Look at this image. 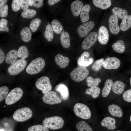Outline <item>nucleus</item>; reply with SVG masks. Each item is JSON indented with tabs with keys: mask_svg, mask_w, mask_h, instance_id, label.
<instances>
[{
	"mask_svg": "<svg viewBox=\"0 0 131 131\" xmlns=\"http://www.w3.org/2000/svg\"><path fill=\"white\" fill-rule=\"evenodd\" d=\"M120 131V130H117V131Z\"/></svg>",
	"mask_w": 131,
	"mask_h": 131,
	"instance_id": "54",
	"label": "nucleus"
},
{
	"mask_svg": "<svg viewBox=\"0 0 131 131\" xmlns=\"http://www.w3.org/2000/svg\"><path fill=\"white\" fill-rule=\"evenodd\" d=\"M44 36L46 40L49 42L52 41L54 39V33L52 26L48 24L46 26L44 33Z\"/></svg>",
	"mask_w": 131,
	"mask_h": 131,
	"instance_id": "32",
	"label": "nucleus"
},
{
	"mask_svg": "<svg viewBox=\"0 0 131 131\" xmlns=\"http://www.w3.org/2000/svg\"><path fill=\"white\" fill-rule=\"evenodd\" d=\"M27 63L25 59L17 60L8 67V72L11 75H16L24 70Z\"/></svg>",
	"mask_w": 131,
	"mask_h": 131,
	"instance_id": "7",
	"label": "nucleus"
},
{
	"mask_svg": "<svg viewBox=\"0 0 131 131\" xmlns=\"http://www.w3.org/2000/svg\"><path fill=\"white\" fill-rule=\"evenodd\" d=\"M90 9V6L88 4H86L83 7L80 14L81 20L82 23L86 22L89 19V12Z\"/></svg>",
	"mask_w": 131,
	"mask_h": 131,
	"instance_id": "22",
	"label": "nucleus"
},
{
	"mask_svg": "<svg viewBox=\"0 0 131 131\" xmlns=\"http://www.w3.org/2000/svg\"><path fill=\"white\" fill-rule=\"evenodd\" d=\"M5 58L4 53L2 50L0 49V64L4 62Z\"/></svg>",
	"mask_w": 131,
	"mask_h": 131,
	"instance_id": "48",
	"label": "nucleus"
},
{
	"mask_svg": "<svg viewBox=\"0 0 131 131\" xmlns=\"http://www.w3.org/2000/svg\"><path fill=\"white\" fill-rule=\"evenodd\" d=\"M112 47L116 52L118 53H123L125 50L124 43L122 40H117L112 44Z\"/></svg>",
	"mask_w": 131,
	"mask_h": 131,
	"instance_id": "28",
	"label": "nucleus"
},
{
	"mask_svg": "<svg viewBox=\"0 0 131 131\" xmlns=\"http://www.w3.org/2000/svg\"><path fill=\"white\" fill-rule=\"evenodd\" d=\"M130 122H131V115L130 118Z\"/></svg>",
	"mask_w": 131,
	"mask_h": 131,
	"instance_id": "53",
	"label": "nucleus"
},
{
	"mask_svg": "<svg viewBox=\"0 0 131 131\" xmlns=\"http://www.w3.org/2000/svg\"></svg>",
	"mask_w": 131,
	"mask_h": 131,
	"instance_id": "55",
	"label": "nucleus"
},
{
	"mask_svg": "<svg viewBox=\"0 0 131 131\" xmlns=\"http://www.w3.org/2000/svg\"><path fill=\"white\" fill-rule=\"evenodd\" d=\"M113 83L112 80L110 79H108L106 81L102 92L103 97H106L109 94Z\"/></svg>",
	"mask_w": 131,
	"mask_h": 131,
	"instance_id": "29",
	"label": "nucleus"
},
{
	"mask_svg": "<svg viewBox=\"0 0 131 131\" xmlns=\"http://www.w3.org/2000/svg\"><path fill=\"white\" fill-rule=\"evenodd\" d=\"M23 95L22 89L16 87L11 90L8 94L5 99V103L8 105H12L19 101Z\"/></svg>",
	"mask_w": 131,
	"mask_h": 131,
	"instance_id": "6",
	"label": "nucleus"
},
{
	"mask_svg": "<svg viewBox=\"0 0 131 131\" xmlns=\"http://www.w3.org/2000/svg\"><path fill=\"white\" fill-rule=\"evenodd\" d=\"M125 84L122 82L117 80L113 83L112 89L113 92L117 94H121L124 90Z\"/></svg>",
	"mask_w": 131,
	"mask_h": 131,
	"instance_id": "21",
	"label": "nucleus"
},
{
	"mask_svg": "<svg viewBox=\"0 0 131 131\" xmlns=\"http://www.w3.org/2000/svg\"><path fill=\"white\" fill-rule=\"evenodd\" d=\"M92 2L96 7L102 9H105L110 6L111 4L110 0H93Z\"/></svg>",
	"mask_w": 131,
	"mask_h": 131,
	"instance_id": "24",
	"label": "nucleus"
},
{
	"mask_svg": "<svg viewBox=\"0 0 131 131\" xmlns=\"http://www.w3.org/2000/svg\"><path fill=\"white\" fill-rule=\"evenodd\" d=\"M20 34L22 40L25 42H28L31 39L32 34L30 28L28 27L23 28L20 31Z\"/></svg>",
	"mask_w": 131,
	"mask_h": 131,
	"instance_id": "25",
	"label": "nucleus"
},
{
	"mask_svg": "<svg viewBox=\"0 0 131 131\" xmlns=\"http://www.w3.org/2000/svg\"><path fill=\"white\" fill-rule=\"evenodd\" d=\"M41 22V19L38 18L33 19L29 27L33 32H35L37 30Z\"/></svg>",
	"mask_w": 131,
	"mask_h": 131,
	"instance_id": "39",
	"label": "nucleus"
},
{
	"mask_svg": "<svg viewBox=\"0 0 131 131\" xmlns=\"http://www.w3.org/2000/svg\"><path fill=\"white\" fill-rule=\"evenodd\" d=\"M95 24L93 22L90 21L84 23L78 27L77 31L80 37H85L94 28Z\"/></svg>",
	"mask_w": 131,
	"mask_h": 131,
	"instance_id": "12",
	"label": "nucleus"
},
{
	"mask_svg": "<svg viewBox=\"0 0 131 131\" xmlns=\"http://www.w3.org/2000/svg\"><path fill=\"white\" fill-rule=\"evenodd\" d=\"M17 51L16 49H12L9 51L6 55L5 61L9 64H12L15 62L17 58Z\"/></svg>",
	"mask_w": 131,
	"mask_h": 131,
	"instance_id": "23",
	"label": "nucleus"
},
{
	"mask_svg": "<svg viewBox=\"0 0 131 131\" xmlns=\"http://www.w3.org/2000/svg\"><path fill=\"white\" fill-rule=\"evenodd\" d=\"M51 26L54 32L57 34L61 33L63 26L56 19L53 20L51 22Z\"/></svg>",
	"mask_w": 131,
	"mask_h": 131,
	"instance_id": "36",
	"label": "nucleus"
},
{
	"mask_svg": "<svg viewBox=\"0 0 131 131\" xmlns=\"http://www.w3.org/2000/svg\"><path fill=\"white\" fill-rule=\"evenodd\" d=\"M101 81L99 78H94L91 76H89L86 78V82L88 86L89 87H97Z\"/></svg>",
	"mask_w": 131,
	"mask_h": 131,
	"instance_id": "33",
	"label": "nucleus"
},
{
	"mask_svg": "<svg viewBox=\"0 0 131 131\" xmlns=\"http://www.w3.org/2000/svg\"><path fill=\"white\" fill-rule=\"evenodd\" d=\"M123 97L125 101L131 102V89L124 91L123 94Z\"/></svg>",
	"mask_w": 131,
	"mask_h": 131,
	"instance_id": "46",
	"label": "nucleus"
},
{
	"mask_svg": "<svg viewBox=\"0 0 131 131\" xmlns=\"http://www.w3.org/2000/svg\"><path fill=\"white\" fill-rule=\"evenodd\" d=\"M29 5V0H22L21 7L22 9L24 10L27 9Z\"/></svg>",
	"mask_w": 131,
	"mask_h": 131,
	"instance_id": "47",
	"label": "nucleus"
},
{
	"mask_svg": "<svg viewBox=\"0 0 131 131\" xmlns=\"http://www.w3.org/2000/svg\"><path fill=\"white\" fill-rule=\"evenodd\" d=\"M60 1V0H48L47 1L48 4L50 6Z\"/></svg>",
	"mask_w": 131,
	"mask_h": 131,
	"instance_id": "49",
	"label": "nucleus"
},
{
	"mask_svg": "<svg viewBox=\"0 0 131 131\" xmlns=\"http://www.w3.org/2000/svg\"><path fill=\"white\" fill-rule=\"evenodd\" d=\"M130 85L131 86V77L130 78Z\"/></svg>",
	"mask_w": 131,
	"mask_h": 131,
	"instance_id": "51",
	"label": "nucleus"
},
{
	"mask_svg": "<svg viewBox=\"0 0 131 131\" xmlns=\"http://www.w3.org/2000/svg\"><path fill=\"white\" fill-rule=\"evenodd\" d=\"M0 131H5L3 129H0Z\"/></svg>",
	"mask_w": 131,
	"mask_h": 131,
	"instance_id": "52",
	"label": "nucleus"
},
{
	"mask_svg": "<svg viewBox=\"0 0 131 131\" xmlns=\"http://www.w3.org/2000/svg\"><path fill=\"white\" fill-rule=\"evenodd\" d=\"M28 131H49L48 128L40 124L31 126L28 129Z\"/></svg>",
	"mask_w": 131,
	"mask_h": 131,
	"instance_id": "40",
	"label": "nucleus"
},
{
	"mask_svg": "<svg viewBox=\"0 0 131 131\" xmlns=\"http://www.w3.org/2000/svg\"><path fill=\"white\" fill-rule=\"evenodd\" d=\"M83 5V2L79 0L73 1L71 5V11L73 15L78 16L80 14Z\"/></svg>",
	"mask_w": 131,
	"mask_h": 131,
	"instance_id": "17",
	"label": "nucleus"
},
{
	"mask_svg": "<svg viewBox=\"0 0 131 131\" xmlns=\"http://www.w3.org/2000/svg\"><path fill=\"white\" fill-rule=\"evenodd\" d=\"M60 40L61 45L64 48H67L70 47V36L67 32L64 31L62 32L60 36Z\"/></svg>",
	"mask_w": 131,
	"mask_h": 131,
	"instance_id": "26",
	"label": "nucleus"
},
{
	"mask_svg": "<svg viewBox=\"0 0 131 131\" xmlns=\"http://www.w3.org/2000/svg\"><path fill=\"white\" fill-rule=\"evenodd\" d=\"M55 60L57 64L62 68L66 67L68 65L69 61V59L67 57L60 54H57L56 56Z\"/></svg>",
	"mask_w": 131,
	"mask_h": 131,
	"instance_id": "19",
	"label": "nucleus"
},
{
	"mask_svg": "<svg viewBox=\"0 0 131 131\" xmlns=\"http://www.w3.org/2000/svg\"><path fill=\"white\" fill-rule=\"evenodd\" d=\"M9 91L8 88L5 86L0 87V101H2L6 97Z\"/></svg>",
	"mask_w": 131,
	"mask_h": 131,
	"instance_id": "41",
	"label": "nucleus"
},
{
	"mask_svg": "<svg viewBox=\"0 0 131 131\" xmlns=\"http://www.w3.org/2000/svg\"><path fill=\"white\" fill-rule=\"evenodd\" d=\"M131 27V15H127L122 19L120 24V29L125 31Z\"/></svg>",
	"mask_w": 131,
	"mask_h": 131,
	"instance_id": "27",
	"label": "nucleus"
},
{
	"mask_svg": "<svg viewBox=\"0 0 131 131\" xmlns=\"http://www.w3.org/2000/svg\"><path fill=\"white\" fill-rule=\"evenodd\" d=\"M76 127L78 131H93L92 128L86 122L81 121L77 123Z\"/></svg>",
	"mask_w": 131,
	"mask_h": 131,
	"instance_id": "34",
	"label": "nucleus"
},
{
	"mask_svg": "<svg viewBox=\"0 0 131 131\" xmlns=\"http://www.w3.org/2000/svg\"><path fill=\"white\" fill-rule=\"evenodd\" d=\"M98 38L97 33L93 32L90 33L85 38L82 44V49H89L96 42Z\"/></svg>",
	"mask_w": 131,
	"mask_h": 131,
	"instance_id": "11",
	"label": "nucleus"
},
{
	"mask_svg": "<svg viewBox=\"0 0 131 131\" xmlns=\"http://www.w3.org/2000/svg\"><path fill=\"white\" fill-rule=\"evenodd\" d=\"M43 101L45 103L50 105L58 104L62 102L61 97L55 92L50 91L44 94L42 97Z\"/></svg>",
	"mask_w": 131,
	"mask_h": 131,
	"instance_id": "9",
	"label": "nucleus"
},
{
	"mask_svg": "<svg viewBox=\"0 0 131 131\" xmlns=\"http://www.w3.org/2000/svg\"><path fill=\"white\" fill-rule=\"evenodd\" d=\"M45 65L44 60L41 57H38L33 59L29 64L26 69V71L30 74H36L42 70Z\"/></svg>",
	"mask_w": 131,
	"mask_h": 131,
	"instance_id": "1",
	"label": "nucleus"
},
{
	"mask_svg": "<svg viewBox=\"0 0 131 131\" xmlns=\"http://www.w3.org/2000/svg\"><path fill=\"white\" fill-rule=\"evenodd\" d=\"M8 13V6L7 4H5L0 8V16L2 18L6 17Z\"/></svg>",
	"mask_w": 131,
	"mask_h": 131,
	"instance_id": "44",
	"label": "nucleus"
},
{
	"mask_svg": "<svg viewBox=\"0 0 131 131\" xmlns=\"http://www.w3.org/2000/svg\"><path fill=\"white\" fill-rule=\"evenodd\" d=\"M43 125L52 130H58L63 126L64 121L61 117L54 116L45 118L42 121Z\"/></svg>",
	"mask_w": 131,
	"mask_h": 131,
	"instance_id": "2",
	"label": "nucleus"
},
{
	"mask_svg": "<svg viewBox=\"0 0 131 131\" xmlns=\"http://www.w3.org/2000/svg\"><path fill=\"white\" fill-rule=\"evenodd\" d=\"M108 111L112 116L118 117H121L123 115V111L121 108L115 104H112L108 107Z\"/></svg>",
	"mask_w": 131,
	"mask_h": 131,
	"instance_id": "20",
	"label": "nucleus"
},
{
	"mask_svg": "<svg viewBox=\"0 0 131 131\" xmlns=\"http://www.w3.org/2000/svg\"><path fill=\"white\" fill-rule=\"evenodd\" d=\"M55 90L60 93L62 99L65 101L68 99L69 96V91L65 84L62 83L59 84L56 86Z\"/></svg>",
	"mask_w": 131,
	"mask_h": 131,
	"instance_id": "16",
	"label": "nucleus"
},
{
	"mask_svg": "<svg viewBox=\"0 0 131 131\" xmlns=\"http://www.w3.org/2000/svg\"><path fill=\"white\" fill-rule=\"evenodd\" d=\"M22 0H13L11 4V6L12 10L15 12L18 11L20 9Z\"/></svg>",
	"mask_w": 131,
	"mask_h": 131,
	"instance_id": "42",
	"label": "nucleus"
},
{
	"mask_svg": "<svg viewBox=\"0 0 131 131\" xmlns=\"http://www.w3.org/2000/svg\"><path fill=\"white\" fill-rule=\"evenodd\" d=\"M32 115V111L30 108L24 107L16 110L13 114V117L16 121L23 122L30 119Z\"/></svg>",
	"mask_w": 131,
	"mask_h": 131,
	"instance_id": "3",
	"label": "nucleus"
},
{
	"mask_svg": "<svg viewBox=\"0 0 131 131\" xmlns=\"http://www.w3.org/2000/svg\"><path fill=\"white\" fill-rule=\"evenodd\" d=\"M8 22L4 18H1L0 20V31H1L8 32L9 29L7 27Z\"/></svg>",
	"mask_w": 131,
	"mask_h": 131,
	"instance_id": "43",
	"label": "nucleus"
},
{
	"mask_svg": "<svg viewBox=\"0 0 131 131\" xmlns=\"http://www.w3.org/2000/svg\"><path fill=\"white\" fill-rule=\"evenodd\" d=\"M118 18L115 15H111L108 20V25L109 30L113 34H118L120 30L118 25Z\"/></svg>",
	"mask_w": 131,
	"mask_h": 131,
	"instance_id": "14",
	"label": "nucleus"
},
{
	"mask_svg": "<svg viewBox=\"0 0 131 131\" xmlns=\"http://www.w3.org/2000/svg\"><path fill=\"white\" fill-rule=\"evenodd\" d=\"M35 86L44 94L51 91L52 89L49 79L46 76H43L38 79L36 82Z\"/></svg>",
	"mask_w": 131,
	"mask_h": 131,
	"instance_id": "8",
	"label": "nucleus"
},
{
	"mask_svg": "<svg viewBox=\"0 0 131 131\" xmlns=\"http://www.w3.org/2000/svg\"><path fill=\"white\" fill-rule=\"evenodd\" d=\"M115 120L113 118L107 117L104 118L100 123L101 125L108 129L113 130L115 129Z\"/></svg>",
	"mask_w": 131,
	"mask_h": 131,
	"instance_id": "18",
	"label": "nucleus"
},
{
	"mask_svg": "<svg viewBox=\"0 0 131 131\" xmlns=\"http://www.w3.org/2000/svg\"><path fill=\"white\" fill-rule=\"evenodd\" d=\"M18 57L21 59H24L27 58L29 55V52L27 48L24 45L21 46L17 51Z\"/></svg>",
	"mask_w": 131,
	"mask_h": 131,
	"instance_id": "35",
	"label": "nucleus"
},
{
	"mask_svg": "<svg viewBox=\"0 0 131 131\" xmlns=\"http://www.w3.org/2000/svg\"><path fill=\"white\" fill-rule=\"evenodd\" d=\"M100 91V88L97 86L87 89L85 92L87 94L91 96L93 98H96L98 97Z\"/></svg>",
	"mask_w": 131,
	"mask_h": 131,
	"instance_id": "31",
	"label": "nucleus"
},
{
	"mask_svg": "<svg viewBox=\"0 0 131 131\" xmlns=\"http://www.w3.org/2000/svg\"><path fill=\"white\" fill-rule=\"evenodd\" d=\"M7 0H0V7H1L5 4L7 1Z\"/></svg>",
	"mask_w": 131,
	"mask_h": 131,
	"instance_id": "50",
	"label": "nucleus"
},
{
	"mask_svg": "<svg viewBox=\"0 0 131 131\" xmlns=\"http://www.w3.org/2000/svg\"><path fill=\"white\" fill-rule=\"evenodd\" d=\"M120 64V60L117 57H108L104 61L103 66L106 69H115L119 67Z\"/></svg>",
	"mask_w": 131,
	"mask_h": 131,
	"instance_id": "10",
	"label": "nucleus"
},
{
	"mask_svg": "<svg viewBox=\"0 0 131 131\" xmlns=\"http://www.w3.org/2000/svg\"><path fill=\"white\" fill-rule=\"evenodd\" d=\"M89 74V71L86 67L78 66L70 73L72 79L74 81L80 82L86 78Z\"/></svg>",
	"mask_w": 131,
	"mask_h": 131,
	"instance_id": "5",
	"label": "nucleus"
},
{
	"mask_svg": "<svg viewBox=\"0 0 131 131\" xmlns=\"http://www.w3.org/2000/svg\"><path fill=\"white\" fill-rule=\"evenodd\" d=\"M112 12L114 15L121 19H123L128 15V12L126 10L119 7L113 8L112 9Z\"/></svg>",
	"mask_w": 131,
	"mask_h": 131,
	"instance_id": "30",
	"label": "nucleus"
},
{
	"mask_svg": "<svg viewBox=\"0 0 131 131\" xmlns=\"http://www.w3.org/2000/svg\"><path fill=\"white\" fill-rule=\"evenodd\" d=\"M109 38L108 30L105 26H102L99 28L98 35V40L101 44L105 45L107 43Z\"/></svg>",
	"mask_w": 131,
	"mask_h": 131,
	"instance_id": "15",
	"label": "nucleus"
},
{
	"mask_svg": "<svg viewBox=\"0 0 131 131\" xmlns=\"http://www.w3.org/2000/svg\"><path fill=\"white\" fill-rule=\"evenodd\" d=\"M43 2V0H29V5L37 8H39L42 5Z\"/></svg>",
	"mask_w": 131,
	"mask_h": 131,
	"instance_id": "45",
	"label": "nucleus"
},
{
	"mask_svg": "<svg viewBox=\"0 0 131 131\" xmlns=\"http://www.w3.org/2000/svg\"><path fill=\"white\" fill-rule=\"evenodd\" d=\"M93 61V58H90L89 52L85 51L83 52L78 58L77 65L78 66L86 67L91 64Z\"/></svg>",
	"mask_w": 131,
	"mask_h": 131,
	"instance_id": "13",
	"label": "nucleus"
},
{
	"mask_svg": "<svg viewBox=\"0 0 131 131\" xmlns=\"http://www.w3.org/2000/svg\"><path fill=\"white\" fill-rule=\"evenodd\" d=\"M73 110L75 114L81 118L87 119L91 117L90 109L87 106L83 104L76 103L74 106Z\"/></svg>",
	"mask_w": 131,
	"mask_h": 131,
	"instance_id": "4",
	"label": "nucleus"
},
{
	"mask_svg": "<svg viewBox=\"0 0 131 131\" xmlns=\"http://www.w3.org/2000/svg\"><path fill=\"white\" fill-rule=\"evenodd\" d=\"M36 14V11L33 9H27L21 13V16L23 17L26 18H31L34 17Z\"/></svg>",
	"mask_w": 131,
	"mask_h": 131,
	"instance_id": "37",
	"label": "nucleus"
},
{
	"mask_svg": "<svg viewBox=\"0 0 131 131\" xmlns=\"http://www.w3.org/2000/svg\"><path fill=\"white\" fill-rule=\"evenodd\" d=\"M104 60V59L102 58L96 61L91 67L92 70L96 72L100 70L102 67L103 63Z\"/></svg>",
	"mask_w": 131,
	"mask_h": 131,
	"instance_id": "38",
	"label": "nucleus"
}]
</instances>
